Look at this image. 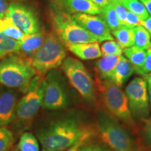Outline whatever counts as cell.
<instances>
[{
    "label": "cell",
    "mask_w": 151,
    "mask_h": 151,
    "mask_svg": "<svg viewBox=\"0 0 151 151\" xmlns=\"http://www.w3.org/2000/svg\"><path fill=\"white\" fill-rule=\"evenodd\" d=\"M90 130L75 119L67 118L52 122L39 132L38 138L42 151H61L73 146Z\"/></svg>",
    "instance_id": "6da1fadb"
},
{
    "label": "cell",
    "mask_w": 151,
    "mask_h": 151,
    "mask_svg": "<svg viewBox=\"0 0 151 151\" xmlns=\"http://www.w3.org/2000/svg\"><path fill=\"white\" fill-rule=\"evenodd\" d=\"M37 73L27 59L12 54L0 60V83L26 93Z\"/></svg>",
    "instance_id": "7a4b0ae2"
},
{
    "label": "cell",
    "mask_w": 151,
    "mask_h": 151,
    "mask_svg": "<svg viewBox=\"0 0 151 151\" xmlns=\"http://www.w3.org/2000/svg\"><path fill=\"white\" fill-rule=\"evenodd\" d=\"M66 56V46L58 36L52 32L46 35L42 46L27 60L38 75L43 76L61 66Z\"/></svg>",
    "instance_id": "3957f363"
},
{
    "label": "cell",
    "mask_w": 151,
    "mask_h": 151,
    "mask_svg": "<svg viewBox=\"0 0 151 151\" xmlns=\"http://www.w3.org/2000/svg\"><path fill=\"white\" fill-rule=\"evenodd\" d=\"M97 126L101 140L113 151H132L133 142L127 132L111 113L99 110Z\"/></svg>",
    "instance_id": "277c9868"
},
{
    "label": "cell",
    "mask_w": 151,
    "mask_h": 151,
    "mask_svg": "<svg viewBox=\"0 0 151 151\" xmlns=\"http://www.w3.org/2000/svg\"><path fill=\"white\" fill-rule=\"evenodd\" d=\"M96 81L103 102L111 114L129 127L134 126L135 122L129 108L127 97L120 87L109 79L100 80L97 78Z\"/></svg>",
    "instance_id": "5b68a950"
},
{
    "label": "cell",
    "mask_w": 151,
    "mask_h": 151,
    "mask_svg": "<svg viewBox=\"0 0 151 151\" xmlns=\"http://www.w3.org/2000/svg\"><path fill=\"white\" fill-rule=\"evenodd\" d=\"M52 23L55 35L65 46L76 43L99 42L97 38L81 27L70 14L65 11L52 13Z\"/></svg>",
    "instance_id": "8992f818"
},
{
    "label": "cell",
    "mask_w": 151,
    "mask_h": 151,
    "mask_svg": "<svg viewBox=\"0 0 151 151\" xmlns=\"http://www.w3.org/2000/svg\"><path fill=\"white\" fill-rule=\"evenodd\" d=\"M61 68L81 97L88 102H92L95 97L94 83L83 64L80 60L69 57L63 60Z\"/></svg>",
    "instance_id": "52a82bcc"
},
{
    "label": "cell",
    "mask_w": 151,
    "mask_h": 151,
    "mask_svg": "<svg viewBox=\"0 0 151 151\" xmlns=\"http://www.w3.org/2000/svg\"><path fill=\"white\" fill-rule=\"evenodd\" d=\"M46 79L36 75L30 83L29 89L17 104L16 115L22 120H29L42 106Z\"/></svg>",
    "instance_id": "ba28073f"
},
{
    "label": "cell",
    "mask_w": 151,
    "mask_h": 151,
    "mask_svg": "<svg viewBox=\"0 0 151 151\" xmlns=\"http://www.w3.org/2000/svg\"><path fill=\"white\" fill-rule=\"evenodd\" d=\"M124 93L132 116L146 118L149 113L148 85L146 79L141 77L134 78L126 87Z\"/></svg>",
    "instance_id": "9c48e42d"
},
{
    "label": "cell",
    "mask_w": 151,
    "mask_h": 151,
    "mask_svg": "<svg viewBox=\"0 0 151 151\" xmlns=\"http://www.w3.org/2000/svg\"><path fill=\"white\" fill-rule=\"evenodd\" d=\"M5 15L25 35H31L40 30L39 20L35 13L23 4L16 2L10 4Z\"/></svg>",
    "instance_id": "30bf717a"
},
{
    "label": "cell",
    "mask_w": 151,
    "mask_h": 151,
    "mask_svg": "<svg viewBox=\"0 0 151 151\" xmlns=\"http://www.w3.org/2000/svg\"><path fill=\"white\" fill-rule=\"evenodd\" d=\"M67 105V97L63 86L57 77L49 73L46 79L41 106L49 110H58Z\"/></svg>",
    "instance_id": "8fae6325"
},
{
    "label": "cell",
    "mask_w": 151,
    "mask_h": 151,
    "mask_svg": "<svg viewBox=\"0 0 151 151\" xmlns=\"http://www.w3.org/2000/svg\"><path fill=\"white\" fill-rule=\"evenodd\" d=\"M71 16L81 27L97 38L99 43L105 41L113 40L110 29L99 16L81 13Z\"/></svg>",
    "instance_id": "7c38bea8"
},
{
    "label": "cell",
    "mask_w": 151,
    "mask_h": 151,
    "mask_svg": "<svg viewBox=\"0 0 151 151\" xmlns=\"http://www.w3.org/2000/svg\"><path fill=\"white\" fill-rule=\"evenodd\" d=\"M56 4L69 14H99L100 9L91 0H55Z\"/></svg>",
    "instance_id": "4fadbf2b"
},
{
    "label": "cell",
    "mask_w": 151,
    "mask_h": 151,
    "mask_svg": "<svg viewBox=\"0 0 151 151\" xmlns=\"http://www.w3.org/2000/svg\"><path fill=\"white\" fill-rule=\"evenodd\" d=\"M16 106V97L14 92L6 90L0 93V127H5L14 120Z\"/></svg>",
    "instance_id": "5bb4252c"
},
{
    "label": "cell",
    "mask_w": 151,
    "mask_h": 151,
    "mask_svg": "<svg viewBox=\"0 0 151 151\" xmlns=\"http://www.w3.org/2000/svg\"><path fill=\"white\" fill-rule=\"evenodd\" d=\"M69 51L81 60H94L101 57L99 42L82 43L66 46Z\"/></svg>",
    "instance_id": "9a60e30c"
},
{
    "label": "cell",
    "mask_w": 151,
    "mask_h": 151,
    "mask_svg": "<svg viewBox=\"0 0 151 151\" xmlns=\"http://www.w3.org/2000/svg\"><path fill=\"white\" fill-rule=\"evenodd\" d=\"M46 34L41 30L31 35H25L21 40L19 41L20 46V52H22V54L29 58L42 46Z\"/></svg>",
    "instance_id": "2e32d148"
},
{
    "label": "cell",
    "mask_w": 151,
    "mask_h": 151,
    "mask_svg": "<svg viewBox=\"0 0 151 151\" xmlns=\"http://www.w3.org/2000/svg\"><path fill=\"white\" fill-rule=\"evenodd\" d=\"M134 72V69L132 64L124 56H120L118 63L111 73L109 80L114 83L117 86L120 87L128 80Z\"/></svg>",
    "instance_id": "e0dca14e"
},
{
    "label": "cell",
    "mask_w": 151,
    "mask_h": 151,
    "mask_svg": "<svg viewBox=\"0 0 151 151\" xmlns=\"http://www.w3.org/2000/svg\"><path fill=\"white\" fill-rule=\"evenodd\" d=\"M121 55L103 56L96 62L95 69L97 78L100 80H107L118 63Z\"/></svg>",
    "instance_id": "ac0fdd59"
},
{
    "label": "cell",
    "mask_w": 151,
    "mask_h": 151,
    "mask_svg": "<svg viewBox=\"0 0 151 151\" xmlns=\"http://www.w3.org/2000/svg\"><path fill=\"white\" fill-rule=\"evenodd\" d=\"M111 33L122 49L134 45L135 27L134 26L120 25L116 29L111 32Z\"/></svg>",
    "instance_id": "d6986e66"
},
{
    "label": "cell",
    "mask_w": 151,
    "mask_h": 151,
    "mask_svg": "<svg viewBox=\"0 0 151 151\" xmlns=\"http://www.w3.org/2000/svg\"><path fill=\"white\" fill-rule=\"evenodd\" d=\"M0 34L20 41L25 35L20 29H19L5 14H0Z\"/></svg>",
    "instance_id": "ffe728a7"
},
{
    "label": "cell",
    "mask_w": 151,
    "mask_h": 151,
    "mask_svg": "<svg viewBox=\"0 0 151 151\" xmlns=\"http://www.w3.org/2000/svg\"><path fill=\"white\" fill-rule=\"evenodd\" d=\"M123 52L126 58L133 66L135 71L140 69L144 63L146 56V51L145 50L133 46L129 48L123 49Z\"/></svg>",
    "instance_id": "44dd1931"
},
{
    "label": "cell",
    "mask_w": 151,
    "mask_h": 151,
    "mask_svg": "<svg viewBox=\"0 0 151 151\" xmlns=\"http://www.w3.org/2000/svg\"><path fill=\"white\" fill-rule=\"evenodd\" d=\"M19 41L0 34V60L12 54L20 53Z\"/></svg>",
    "instance_id": "7402d4cb"
},
{
    "label": "cell",
    "mask_w": 151,
    "mask_h": 151,
    "mask_svg": "<svg viewBox=\"0 0 151 151\" xmlns=\"http://www.w3.org/2000/svg\"><path fill=\"white\" fill-rule=\"evenodd\" d=\"M99 15L100 18L102 19L105 22V23L106 24V25L108 26L111 32L116 29L120 25H122L120 24V20L118 18L115 9L111 3L104 8L100 9Z\"/></svg>",
    "instance_id": "603a6c76"
},
{
    "label": "cell",
    "mask_w": 151,
    "mask_h": 151,
    "mask_svg": "<svg viewBox=\"0 0 151 151\" xmlns=\"http://www.w3.org/2000/svg\"><path fill=\"white\" fill-rule=\"evenodd\" d=\"M19 151H40L37 138L30 132H24L18 143Z\"/></svg>",
    "instance_id": "cb8c5ba5"
},
{
    "label": "cell",
    "mask_w": 151,
    "mask_h": 151,
    "mask_svg": "<svg viewBox=\"0 0 151 151\" xmlns=\"http://www.w3.org/2000/svg\"><path fill=\"white\" fill-rule=\"evenodd\" d=\"M151 44V37L148 32L143 26H135L134 45L142 50H147Z\"/></svg>",
    "instance_id": "d4e9b609"
},
{
    "label": "cell",
    "mask_w": 151,
    "mask_h": 151,
    "mask_svg": "<svg viewBox=\"0 0 151 151\" xmlns=\"http://www.w3.org/2000/svg\"><path fill=\"white\" fill-rule=\"evenodd\" d=\"M122 4L127 11L137 15L141 20H145L148 18V11L139 0H126Z\"/></svg>",
    "instance_id": "484cf974"
},
{
    "label": "cell",
    "mask_w": 151,
    "mask_h": 151,
    "mask_svg": "<svg viewBox=\"0 0 151 151\" xmlns=\"http://www.w3.org/2000/svg\"><path fill=\"white\" fill-rule=\"evenodd\" d=\"M101 56L107 55H122L123 49L114 40L103 41L100 47Z\"/></svg>",
    "instance_id": "4316f807"
},
{
    "label": "cell",
    "mask_w": 151,
    "mask_h": 151,
    "mask_svg": "<svg viewBox=\"0 0 151 151\" xmlns=\"http://www.w3.org/2000/svg\"><path fill=\"white\" fill-rule=\"evenodd\" d=\"M13 133L5 127H0V151H7L14 143Z\"/></svg>",
    "instance_id": "83f0119b"
},
{
    "label": "cell",
    "mask_w": 151,
    "mask_h": 151,
    "mask_svg": "<svg viewBox=\"0 0 151 151\" xmlns=\"http://www.w3.org/2000/svg\"><path fill=\"white\" fill-rule=\"evenodd\" d=\"M135 72L141 75L143 78L151 73V44L149 48L147 49L146 56L144 63L140 69H137Z\"/></svg>",
    "instance_id": "f1b7e54d"
},
{
    "label": "cell",
    "mask_w": 151,
    "mask_h": 151,
    "mask_svg": "<svg viewBox=\"0 0 151 151\" xmlns=\"http://www.w3.org/2000/svg\"><path fill=\"white\" fill-rule=\"evenodd\" d=\"M92 135H93V132H92V130L91 129L90 130L89 132L84 134L80 138V139H79L78 141H76L73 146L69 147V148H68L67 149H65V150L61 151H79L81 147L84 146V145L90 140V137H92Z\"/></svg>",
    "instance_id": "f546056e"
},
{
    "label": "cell",
    "mask_w": 151,
    "mask_h": 151,
    "mask_svg": "<svg viewBox=\"0 0 151 151\" xmlns=\"http://www.w3.org/2000/svg\"><path fill=\"white\" fill-rule=\"evenodd\" d=\"M116 11L118 18L122 25H126V16L127 10L123 5L118 3H111Z\"/></svg>",
    "instance_id": "4dcf8cb0"
},
{
    "label": "cell",
    "mask_w": 151,
    "mask_h": 151,
    "mask_svg": "<svg viewBox=\"0 0 151 151\" xmlns=\"http://www.w3.org/2000/svg\"><path fill=\"white\" fill-rule=\"evenodd\" d=\"M79 151H113L108 146H106L104 145L101 143H93L90 144L86 145L81 147Z\"/></svg>",
    "instance_id": "1f68e13d"
},
{
    "label": "cell",
    "mask_w": 151,
    "mask_h": 151,
    "mask_svg": "<svg viewBox=\"0 0 151 151\" xmlns=\"http://www.w3.org/2000/svg\"><path fill=\"white\" fill-rule=\"evenodd\" d=\"M141 21L142 20L137 15L134 14L133 13L127 11V16H126V25L135 27V26L140 25Z\"/></svg>",
    "instance_id": "d6a6232c"
},
{
    "label": "cell",
    "mask_w": 151,
    "mask_h": 151,
    "mask_svg": "<svg viewBox=\"0 0 151 151\" xmlns=\"http://www.w3.org/2000/svg\"><path fill=\"white\" fill-rule=\"evenodd\" d=\"M145 136H146L148 142L151 145V117L146 122V126H145Z\"/></svg>",
    "instance_id": "836d02e7"
},
{
    "label": "cell",
    "mask_w": 151,
    "mask_h": 151,
    "mask_svg": "<svg viewBox=\"0 0 151 151\" xmlns=\"http://www.w3.org/2000/svg\"><path fill=\"white\" fill-rule=\"evenodd\" d=\"M140 25L143 26L148 32L151 37V16H149L148 18L145 20H142L141 22Z\"/></svg>",
    "instance_id": "e575fe53"
},
{
    "label": "cell",
    "mask_w": 151,
    "mask_h": 151,
    "mask_svg": "<svg viewBox=\"0 0 151 151\" xmlns=\"http://www.w3.org/2000/svg\"><path fill=\"white\" fill-rule=\"evenodd\" d=\"M96 6H97L99 8L101 9L110 4L109 0H91Z\"/></svg>",
    "instance_id": "d590c367"
},
{
    "label": "cell",
    "mask_w": 151,
    "mask_h": 151,
    "mask_svg": "<svg viewBox=\"0 0 151 151\" xmlns=\"http://www.w3.org/2000/svg\"><path fill=\"white\" fill-rule=\"evenodd\" d=\"M143 4L148 11L149 16H151V0H139Z\"/></svg>",
    "instance_id": "8d00e7d4"
},
{
    "label": "cell",
    "mask_w": 151,
    "mask_h": 151,
    "mask_svg": "<svg viewBox=\"0 0 151 151\" xmlns=\"http://www.w3.org/2000/svg\"><path fill=\"white\" fill-rule=\"evenodd\" d=\"M7 7L8 6L6 5L4 0H0V14H5L7 10Z\"/></svg>",
    "instance_id": "74e56055"
},
{
    "label": "cell",
    "mask_w": 151,
    "mask_h": 151,
    "mask_svg": "<svg viewBox=\"0 0 151 151\" xmlns=\"http://www.w3.org/2000/svg\"><path fill=\"white\" fill-rule=\"evenodd\" d=\"M146 82H147V85H148V92L149 101H150V104H151V82L148 81H146Z\"/></svg>",
    "instance_id": "f35d334b"
},
{
    "label": "cell",
    "mask_w": 151,
    "mask_h": 151,
    "mask_svg": "<svg viewBox=\"0 0 151 151\" xmlns=\"http://www.w3.org/2000/svg\"><path fill=\"white\" fill-rule=\"evenodd\" d=\"M126 0H109L110 3H118V4H122Z\"/></svg>",
    "instance_id": "ab89813d"
},
{
    "label": "cell",
    "mask_w": 151,
    "mask_h": 151,
    "mask_svg": "<svg viewBox=\"0 0 151 151\" xmlns=\"http://www.w3.org/2000/svg\"><path fill=\"white\" fill-rule=\"evenodd\" d=\"M144 78L146 79V81H150V82H151V73L148 74V76H146Z\"/></svg>",
    "instance_id": "60d3db41"
},
{
    "label": "cell",
    "mask_w": 151,
    "mask_h": 151,
    "mask_svg": "<svg viewBox=\"0 0 151 151\" xmlns=\"http://www.w3.org/2000/svg\"><path fill=\"white\" fill-rule=\"evenodd\" d=\"M132 151H141V150H133Z\"/></svg>",
    "instance_id": "b9f144b4"
},
{
    "label": "cell",
    "mask_w": 151,
    "mask_h": 151,
    "mask_svg": "<svg viewBox=\"0 0 151 151\" xmlns=\"http://www.w3.org/2000/svg\"><path fill=\"white\" fill-rule=\"evenodd\" d=\"M11 151H19V150H11Z\"/></svg>",
    "instance_id": "7bdbcfd3"
}]
</instances>
